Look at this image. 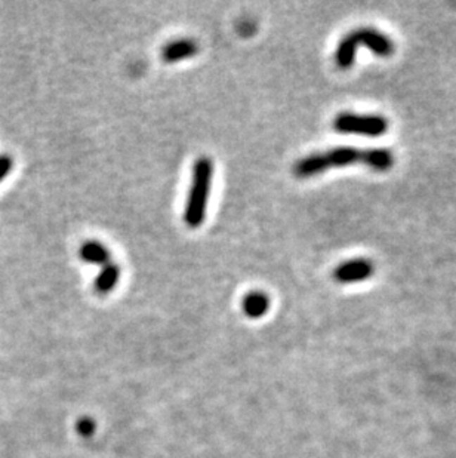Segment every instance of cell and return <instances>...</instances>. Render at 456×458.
<instances>
[{"label": "cell", "instance_id": "obj_1", "mask_svg": "<svg viewBox=\"0 0 456 458\" xmlns=\"http://www.w3.org/2000/svg\"><path fill=\"white\" fill-rule=\"evenodd\" d=\"M395 157L388 149H355L336 147L323 153H315L303 157L293 166V174L298 178H310L319 175L331 168H341L354 163H363L379 173L391 169Z\"/></svg>", "mask_w": 456, "mask_h": 458}, {"label": "cell", "instance_id": "obj_2", "mask_svg": "<svg viewBox=\"0 0 456 458\" xmlns=\"http://www.w3.org/2000/svg\"><path fill=\"white\" fill-rule=\"evenodd\" d=\"M360 45L367 47V49L379 56H391L395 51V44L386 33L372 27H360L341 39L335 51L336 66L342 70L350 68L355 61V54Z\"/></svg>", "mask_w": 456, "mask_h": 458}, {"label": "cell", "instance_id": "obj_3", "mask_svg": "<svg viewBox=\"0 0 456 458\" xmlns=\"http://www.w3.org/2000/svg\"><path fill=\"white\" fill-rule=\"evenodd\" d=\"M213 163L206 156L198 157L193 165L191 184L184 209V221L189 227H201L206 220L208 200L210 194Z\"/></svg>", "mask_w": 456, "mask_h": 458}, {"label": "cell", "instance_id": "obj_4", "mask_svg": "<svg viewBox=\"0 0 456 458\" xmlns=\"http://www.w3.org/2000/svg\"><path fill=\"white\" fill-rule=\"evenodd\" d=\"M390 122L379 114L341 113L334 119V130L339 134L381 137L388 131Z\"/></svg>", "mask_w": 456, "mask_h": 458}, {"label": "cell", "instance_id": "obj_5", "mask_svg": "<svg viewBox=\"0 0 456 458\" xmlns=\"http://www.w3.org/2000/svg\"><path fill=\"white\" fill-rule=\"evenodd\" d=\"M375 266L366 259H354L344 261L334 270V278L339 283H354L372 278Z\"/></svg>", "mask_w": 456, "mask_h": 458}, {"label": "cell", "instance_id": "obj_6", "mask_svg": "<svg viewBox=\"0 0 456 458\" xmlns=\"http://www.w3.org/2000/svg\"><path fill=\"white\" fill-rule=\"evenodd\" d=\"M198 52V45L193 39H177L169 42L162 49L165 63H178L185 58H191Z\"/></svg>", "mask_w": 456, "mask_h": 458}, {"label": "cell", "instance_id": "obj_7", "mask_svg": "<svg viewBox=\"0 0 456 458\" xmlns=\"http://www.w3.org/2000/svg\"><path fill=\"white\" fill-rule=\"evenodd\" d=\"M79 255L84 263L94 264V266H103V267L107 266L111 259V254L107 249V247L103 245L101 242H96V240L84 242L80 247Z\"/></svg>", "mask_w": 456, "mask_h": 458}, {"label": "cell", "instance_id": "obj_8", "mask_svg": "<svg viewBox=\"0 0 456 458\" xmlns=\"http://www.w3.org/2000/svg\"><path fill=\"white\" fill-rule=\"evenodd\" d=\"M241 307H243V311L248 318L258 319V318H262L264 314L268 311L270 298L264 292L253 291V292H249L243 298V302H241Z\"/></svg>", "mask_w": 456, "mask_h": 458}, {"label": "cell", "instance_id": "obj_9", "mask_svg": "<svg viewBox=\"0 0 456 458\" xmlns=\"http://www.w3.org/2000/svg\"><path fill=\"white\" fill-rule=\"evenodd\" d=\"M119 279H120L119 266L114 263H108L107 266H104L101 268V271H99L98 276L95 278V282H94L95 291L98 294H108L114 288H116Z\"/></svg>", "mask_w": 456, "mask_h": 458}, {"label": "cell", "instance_id": "obj_10", "mask_svg": "<svg viewBox=\"0 0 456 458\" xmlns=\"http://www.w3.org/2000/svg\"><path fill=\"white\" fill-rule=\"evenodd\" d=\"M12 169V159L9 156H0V181H4L5 177L9 174Z\"/></svg>", "mask_w": 456, "mask_h": 458}, {"label": "cell", "instance_id": "obj_11", "mask_svg": "<svg viewBox=\"0 0 456 458\" xmlns=\"http://www.w3.org/2000/svg\"><path fill=\"white\" fill-rule=\"evenodd\" d=\"M79 432H80L82 435H84V436L91 435V433L94 432V423H92L91 420H88V419L82 420V421L79 423Z\"/></svg>", "mask_w": 456, "mask_h": 458}]
</instances>
